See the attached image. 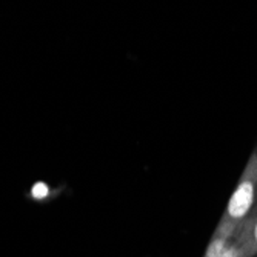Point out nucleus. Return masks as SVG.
Returning <instances> with one entry per match:
<instances>
[{
    "mask_svg": "<svg viewBox=\"0 0 257 257\" xmlns=\"http://www.w3.org/2000/svg\"><path fill=\"white\" fill-rule=\"evenodd\" d=\"M252 217H257V203H255V208H254V213H252Z\"/></svg>",
    "mask_w": 257,
    "mask_h": 257,
    "instance_id": "4",
    "label": "nucleus"
},
{
    "mask_svg": "<svg viewBox=\"0 0 257 257\" xmlns=\"http://www.w3.org/2000/svg\"><path fill=\"white\" fill-rule=\"evenodd\" d=\"M220 257H246V252H245V246L239 237V229L234 232V234L231 236V239L228 240L223 252Z\"/></svg>",
    "mask_w": 257,
    "mask_h": 257,
    "instance_id": "3",
    "label": "nucleus"
},
{
    "mask_svg": "<svg viewBox=\"0 0 257 257\" xmlns=\"http://www.w3.org/2000/svg\"><path fill=\"white\" fill-rule=\"evenodd\" d=\"M255 153H257V151H255Z\"/></svg>",
    "mask_w": 257,
    "mask_h": 257,
    "instance_id": "5",
    "label": "nucleus"
},
{
    "mask_svg": "<svg viewBox=\"0 0 257 257\" xmlns=\"http://www.w3.org/2000/svg\"><path fill=\"white\" fill-rule=\"evenodd\" d=\"M239 237L245 246L246 257H252L257 254V217L246 219L239 228Z\"/></svg>",
    "mask_w": 257,
    "mask_h": 257,
    "instance_id": "2",
    "label": "nucleus"
},
{
    "mask_svg": "<svg viewBox=\"0 0 257 257\" xmlns=\"http://www.w3.org/2000/svg\"><path fill=\"white\" fill-rule=\"evenodd\" d=\"M257 203V153L251 154L239 179L234 193L231 194L225 213L216 232L234 234L242 223L251 217V209Z\"/></svg>",
    "mask_w": 257,
    "mask_h": 257,
    "instance_id": "1",
    "label": "nucleus"
}]
</instances>
